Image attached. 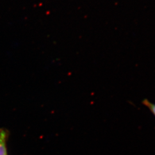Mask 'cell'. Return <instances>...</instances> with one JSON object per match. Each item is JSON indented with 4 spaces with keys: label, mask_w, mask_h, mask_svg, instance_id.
Wrapping results in <instances>:
<instances>
[{
    "label": "cell",
    "mask_w": 155,
    "mask_h": 155,
    "mask_svg": "<svg viewBox=\"0 0 155 155\" xmlns=\"http://www.w3.org/2000/svg\"><path fill=\"white\" fill-rule=\"evenodd\" d=\"M142 104L144 106H145L150 110L152 114L155 117V104L151 102L147 99H144L142 102Z\"/></svg>",
    "instance_id": "2"
},
{
    "label": "cell",
    "mask_w": 155,
    "mask_h": 155,
    "mask_svg": "<svg viewBox=\"0 0 155 155\" xmlns=\"http://www.w3.org/2000/svg\"><path fill=\"white\" fill-rule=\"evenodd\" d=\"M9 136V132L6 129L0 128V155H8L7 142Z\"/></svg>",
    "instance_id": "1"
}]
</instances>
